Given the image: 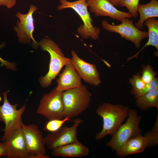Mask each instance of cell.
<instances>
[{"label": "cell", "instance_id": "4fadbf2b", "mask_svg": "<svg viewBox=\"0 0 158 158\" xmlns=\"http://www.w3.org/2000/svg\"><path fill=\"white\" fill-rule=\"evenodd\" d=\"M71 63L81 78L86 83L97 86L101 83L100 74L95 65L79 57L74 50L71 51Z\"/></svg>", "mask_w": 158, "mask_h": 158}, {"label": "cell", "instance_id": "484cf974", "mask_svg": "<svg viewBox=\"0 0 158 158\" xmlns=\"http://www.w3.org/2000/svg\"><path fill=\"white\" fill-rule=\"evenodd\" d=\"M129 83L133 87L131 90L136 91L143 89L146 84L142 79L139 73L134 75L129 80Z\"/></svg>", "mask_w": 158, "mask_h": 158}, {"label": "cell", "instance_id": "ac0fdd59", "mask_svg": "<svg viewBox=\"0 0 158 158\" xmlns=\"http://www.w3.org/2000/svg\"><path fill=\"white\" fill-rule=\"evenodd\" d=\"M137 11L140 14V18L135 23L136 27L140 30L143 29V23L146 20L151 18L158 17V1L157 0H151L144 5L139 4Z\"/></svg>", "mask_w": 158, "mask_h": 158}, {"label": "cell", "instance_id": "83f0119b", "mask_svg": "<svg viewBox=\"0 0 158 158\" xmlns=\"http://www.w3.org/2000/svg\"><path fill=\"white\" fill-rule=\"evenodd\" d=\"M16 0H0V6H5L11 9L16 5Z\"/></svg>", "mask_w": 158, "mask_h": 158}, {"label": "cell", "instance_id": "5b68a950", "mask_svg": "<svg viewBox=\"0 0 158 158\" xmlns=\"http://www.w3.org/2000/svg\"><path fill=\"white\" fill-rule=\"evenodd\" d=\"M126 121L122 124L106 143L107 146L115 151L118 155L123 145L127 141L137 135L142 134L139 125L142 118L138 115L137 111L130 109Z\"/></svg>", "mask_w": 158, "mask_h": 158}, {"label": "cell", "instance_id": "9a60e30c", "mask_svg": "<svg viewBox=\"0 0 158 158\" xmlns=\"http://www.w3.org/2000/svg\"><path fill=\"white\" fill-rule=\"evenodd\" d=\"M81 78L71 62L65 66L56 80L57 89L62 92L82 86Z\"/></svg>", "mask_w": 158, "mask_h": 158}, {"label": "cell", "instance_id": "4316f807", "mask_svg": "<svg viewBox=\"0 0 158 158\" xmlns=\"http://www.w3.org/2000/svg\"><path fill=\"white\" fill-rule=\"evenodd\" d=\"M6 42H4L0 44V49L5 47L6 45ZM0 66H5L6 68L15 71L16 70V64L14 62H10L3 59L0 56Z\"/></svg>", "mask_w": 158, "mask_h": 158}, {"label": "cell", "instance_id": "7c38bea8", "mask_svg": "<svg viewBox=\"0 0 158 158\" xmlns=\"http://www.w3.org/2000/svg\"><path fill=\"white\" fill-rule=\"evenodd\" d=\"M8 158H29V154L22 127L18 128L4 141Z\"/></svg>", "mask_w": 158, "mask_h": 158}, {"label": "cell", "instance_id": "30bf717a", "mask_svg": "<svg viewBox=\"0 0 158 158\" xmlns=\"http://www.w3.org/2000/svg\"><path fill=\"white\" fill-rule=\"evenodd\" d=\"M22 128L30 154L29 158H49L46 155L44 138L37 126L34 124H23Z\"/></svg>", "mask_w": 158, "mask_h": 158}, {"label": "cell", "instance_id": "7402d4cb", "mask_svg": "<svg viewBox=\"0 0 158 158\" xmlns=\"http://www.w3.org/2000/svg\"><path fill=\"white\" fill-rule=\"evenodd\" d=\"M157 89H158V79L156 77L150 83L146 84L143 89L137 91L131 89L130 93L136 99Z\"/></svg>", "mask_w": 158, "mask_h": 158}, {"label": "cell", "instance_id": "f1b7e54d", "mask_svg": "<svg viewBox=\"0 0 158 158\" xmlns=\"http://www.w3.org/2000/svg\"><path fill=\"white\" fill-rule=\"evenodd\" d=\"M7 151L6 149L3 142L0 144V157H6Z\"/></svg>", "mask_w": 158, "mask_h": 158}, {"label": "cell", "instance_id": "ffe728a7", "mask_svg": "<svg viewBox=\"0 0 158 158\" xmlns=\"http://www.w3.org/2000/svg\"><path fill=\"white\" fill-rule=\"evenodd\" d=\"M136 106L143 111L155 107L158 109V89L136 98Z\"/></svg>", "mask_w": 158, "mask_h": 158}, {"label": "cell", "instance_id": "5bb4252c", "mask_svg": "<svg viewBox=\"0 0 158 158\" xmlns=\"http://www.w3.org/2000/svg\"><path fill=\"white\" fill-rule=\"evenodd\" d=\"M90 11L96 17L105 16L121 21L124 18H130L131 15L118 10L108 0H87Z\"/></svg>", "mask_w": 158, "mask_h": 158}, {"label": "cell", "instance_id": "6da1fadb", "mask_svg": "<svg viewBox=\"0 0 158 158\" xmlns=\"http://www.w3.org/2000/svg\"><path fill=\"white\" fill-rule=\"evenodd\" d=\"M130 109L128 106L104 102L99 106L96 113L102 119L103 127L96 134L95 139L99 140L107 135H113L128 117Z\"/></svg>", "mask_w": 158, "mask_h": 158}, {"label": "cell", "instance_id": "d4e9b609", "mask_svg": "<svg viewBox=\"0 0 158 158\" xmlns=\"http://www.w3.org/2000/svg\"><path fill=\"white\" fill-rule=\"evenodd\" d=\"M69 119L68 117H65L62 119L49 120L46 124L44 130L50 132L56 131L61 128L65 122L69 121Z\"/></svg>", "mask_w": 158, "mask_h": 158}, {"label": "cell", "instance_id": "4dcf8cb0", "mask_svg": "<svg viewBox=\"0 0 158 158\" xmlns=\"http://www.w3.org/2000/svg\"><path fill=\"white\" fill-rule=\"evenodd\" d=\"M0 143H1L0 142Z\"/></svg>", "mask_w": 158, "mask_h": 158}, {"label": "cell", "instance_id": "9c48e42d", "mask_svg": "<svg viewBox=\"0 0 158 158\" xmlns=\"http://www.w3.org/2000/svg\"><path fill=\"white\" fill-rule=\"evenodd\" d=\"M37 9L36 6L31 4L30 6L27 13L23 14L19 12L17 13L16 16L18 19L17 20L16 25L13 28L20 43L26 44L30 43L32 41L35 48L39 46V44L33 37L35 25L33 15Z\"/></svg>", "mask_w": 158, "mask_h": 158}, {"label": "cell", "instance_id": "8992f818", "mask_svg": "<svg viewBox=\"0 0 158 158\" xmlns=\"http://www.w3.org/2000/svg\"><path fill=\"white\" fill-rule=\"evenodd\" d=\"M8 92L5 91L3 93L4 102L2 105L0 104V121L4 122L5 124L4 133L1 138L3 141L15 130L22 127L24 123L22 117L26 107L24 104L17 109L18 104H12L8 101L7 98Z\"/></svg>", "mask_w": 158, "mask_h": 158}, {"label": "cell", "instance_id": "3957f363", "mask_svg": "<svg viewBox=\"0 0 158 158\" xmlns=\"http://www.w3.org/2000/svg\"><path fill=\"white\" fill-rule=\"evenodd\" d=\"M64 118H69L78 116L88 107L91 94L85 85L70 90L62 92Z\"/></svg>", "mask_w": 158, "mask_h": 158}, {"label": "cell", "instance_id": "7a4b0ae2", "mask_svg": "<svg viewBox=\"0 0 158 158\" xmlns=\"http://www.w3.org/2000/svg\"><path fill=\"white\" fill-rule=\"evenodd\" d=\"M38 43L41 49L47 52L50 56L49 71L39 79L41 87L45 88L51 85L62 67L71 62V59L66 57L58 45L47 36L42 39Z\"/></svg>", "mask_w": 158, "mask_h": 158}, {"label": "cell", "instance_id": "8fae6325", "mask_svg": "<svg viewBox=\"0 0 158 158\" xmlns=\"http://www.w3.org/2000/svg\"><path fill=\"white\" fill-rule=\"evenodd\" d=\"M70 127H61L57 130L51 132L44 138L46 145L51 150L58 147L78 140L77 131L82 120L77 118Z\"/></svg>", "mask_w": 158, "mask_h": 158}, {"label": "cell", "instance_id": "d6986e66", "mask_svg": "<svg viewBox=\"0 0 158 158\" xmlns=\"http://www.w3.org/2000/svg\"><path fill=\"white\" fill-rule=\"evenodd\" d=\"M145 26L148 28V40L144 46L137 53L127 59V61L136 57L146 47L152 46L155 47L158 51V20L154 18H151L145 20Z\"/></svg>", "mask_w": 158, "mask_h": 158}, {"label": "cell", "instance_id": "44dd1931", "mask_svg": "<svg viewBox=\"0 0 158 158\" xmlns=\"http://www.w3.org/2000/svg\"><path fill=\"white\" fill-rule=\"evenodd\" d=\"M147 140V148L151 147L158 144V114L156 121L151 130L147 132L144 135Z\"/></svg>", "mask_w": 158, "mask_h": 158}, {"label": "cell", "instance_id": "2e32d148", "mask_svg": "<svg viewBox=\"0 0 158 158\" xmlns=\"http://www.w3.org/2000/svg\"><path fill=\"white\" fill-rule=\"evenodd\" d=\"M52 155L63 157H81L88 155V148L79 140L68 144L51 150Z\"/></svg>", "mask_w": 158, "mask_h": 158}, {"label": "cell", "instance_id": "277c9868", "mask_svg": "<svg viewBox=\"0 0 158 158\" xmlns=\"http://www.w3.org/2000/svg\"><path fill=\"white\" fill-rule=\"evenodd\" d=\"M60 4L57 7L59 11L70 8L73 9L79 16L83 24L78 28V34L84 39L91 37L97 40L99 39L100 29L93 25V20L88 11L87 0H77L74 1H69L67 0H59Z\"/></svg>", "mask_w": 158, "mask_h": 158}, {"label": "cell", "instance_id": "cb8c5ba5", "mask_svg": "<svg viewBox=\"0 0 158 158\" xmlns=\"http://www.w3.org/2000/svg\"><path fill=\"white\" fill-rule=\"evenodd\" d=\"M157 75V73L153 70L151 65L147 64L143 66L141 78L145 84L151 82L156 77Z\"/></svg>", "mask_w": 158, "mask_h": 158}, {"label": "cell", "instance_id": "52a82bcc", "mask_svg": "<svg viewBox=\"0 0 158 158\" xmlns=\"http://www.w3.org/2000/svg\"><path fill=\"white\" fill-rule=\"evenodd\" d=\"M63 92L56 87L44 95L40 101L37 114L43 116L49 120L64 118Z\"/></svg>", "mask_w": 158, "mask_h": 158}, {"label": "cell", "instance_id": "ba28073f", "mask_svg": "<svg viewBox=\"0 0 158 158\" xmlns=\"http://www.w3.org/2000/svg\"><path fill=\"white\" fill-rule=\"evenodd\" d=\"M118 25L109 24L105 19L101 24L104 30L120 35L121 38L132 42L137 48H139L141 41L148 37L147 32L138 29L133 24L132 19L124 18Z\"/></svg>", "mask_w": 158, "mask_h": 158}, {"label": "cell", "instance_id": "f546056e", "mask_svg": "<svg viewBox=\"0 0 158 158\" xmlns=\"http://www.w3.org/2000/svg\"><path fill=\"white\" fill-rule=\"evenodd\" d=\"M113 5L115 6H119L120 0H108Z\"/></svg>", "mask_w": 158, "mask_h": 158}, {"label": "cell", "instance_id": "603a6c76", "mask_svg": "<svg viewBox=\"0 0 158 158\" xmlns=\"http://www.w3.org/2000/svg\"><path fill=\"white\" fill-rule=\"evenodd\" d=\"M140 0H120L119 6L126 7L132 17L136 18L138 15L137 10Z\"/></svg>", "mask_w": 158, "mask_h": 158}, {"label": "cell", "instance_id": "e0dca14e", "mask_svg": "<svg viewBox=\"0 0 158 158\" xmlns=\"http://www.w3.org/2000/svg\"><path fill=\"white\" fill-rule=\"evenodd\" d=\"M146 148V139L141 134L131 138L125 143L118 155L124 158L130 154L142 152Z\"/></svg>", "mask_w": 158, "mask_h": 158}]
</instances>
